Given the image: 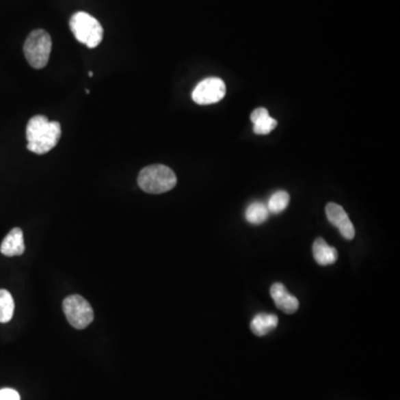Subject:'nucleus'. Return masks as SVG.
<instances>
[{
    "instance_id": "obj_5",
    "label": "nucleus",
    "mask_w": 400,
    "mask_h": 400,
    "mask_svg": "<svg viewBox=\"0 0 400 400\" xmlns=\"http://www.w3.org/2000/svg\"><path fill=\"white\" fill-rule=\"evenodd\" d=\"M62 309L71 326L76 329H85L94 320L92 306L83 296L70 295L62 302Z\"/></svg>"
},
{
    "instance_id": "obj_10",
    "label": "nucleus",
    "mask_w": 400,
    "mask_h": 400,
    "mask_svg": "<svg viewBox=\"0 0 400 400\" xmlns=\"http://www.w3.org/2000/svg\"><path fill=\"white\" fill-rule=\"evenodd\" d=\"M315 261L320 266H329L337 261L338 252L334 247L329 246L323 238H317L312 245Z\"/></svg>"
},
{
    "instance_id": "obj_1",
    "label": "nucleus",
    "mask_w": 400,
    "mask_h": 400,
    "mask_svg": "<svg viewBox=\"0 0 400 400\" xmlns=\"http://www.w3.org/2000/svg\"><path fill=\"white\" fill-rule=\"evenodd\" d=\"M27 148L37 155L47 154L56 147L62 137V126L49 122L47 117L37 115L27 124Z\"/></svg>"
},
{
    "instance_id": "obj_16",
    "label": "nucleus",
    "mask_w": 400,
    "mask_h": 400,
    "mask_svg": "<svg viewBox=\"0 0 400 400\" xmlns=\"http://www.w3.org/2000/svg\"><path fill=\"white\" fill-rule=\"evenodd\" d=\"M0 400H21V396L14 389L5 388L0 390Z\"/></svg>"
},
{
    "instance_id": "obj_6",
    "label": "nucleus",
    "mask_w": 400,
    "mask_h": 400,
    "mask_svg": "<svg viewBox=\"0 0 400 400\" xmlns=\"http://www.w3.org/2000/svg\"><path fill=\"white\" fill-rule=\"evenodd\" d=\"M226 95V85L220 78L211 77L202 80L195 87L191 98L196 104L211 105L222 101Z\"/></svg>"
},
{
    "instance_id": "obj_7",
    "label": "nucleus",
    "mask_w": 400,
    "mask_h": 400,
    "mask_svg": "<svg viewBox=\"0 0 400 400\" xmlns=\"http://www.w3.org/2000/svg\"><path fill=\"white\" fill-rule=\"evenodd\" d=\"M326 215L329 222L339 229L341 236L347 240L355 237V227L349 219L344 208L335 202H329L326 206Z\"/></svg>"
},
{
    "instance_id": "obj_11",
    "label": "nucleus",
    "mask_w": 400,
    "mask_h": 400,
    "mask_svg": "<svg viewBox=\"0 0 400 400\" xmlns=\"http://www.w3.org/2000/svg\"><path fill=\"white\" fill-rule=\"evenodd\" d=\"M252 124H254V131L257 135H268L275 129L277 126V120L271 118L266 108H257L254 110L250 116Z\"/></svg>"
},
{
    "instance_id": "obj_4",
    "label": "nucleus",
    "mask_w": 400,
    "mask_h": 400,
    "mask_svg": "<svg viewBox=\"0 0 400 400\" xmlns=\"http://www.w3.org/2000/svg\"><path fill=\"white\" fill-rule=\"evenodd\" d=\"M51 37L42 29L34 30L27 37L24 44L25 57L29 65L35 69L46 67L51 56Z\"/></svg>"
},
{
    "instance_id": "obj_17",
    "label": "nucleus",
    "mask_w": 400,
    "mask_h": 400,
    "mask_svg": "<svg viewBox=\"0 0 400 400\" xmlns=\"http://www.w3.org/2000/svg\"><path fill=\"white\" fill-rule=\"evenodd\" d=\"M88 75L89 77H92V76H94V72H92V71H89Z\"/></svg>"
},
{
    "instance_id": "obj_8",
    "label": "nucleus",
    "mask_w": 400,
    "mask_h": 400,
    "mask_svg": "<svg viewBox=\"0 0 400 400\" xmlns=\"http://www.w3.org/2000/svg\"><path fill=\"white\" fill-rule=\"evenodd\" d=\"M270 296L275 302L277 308L284 314H293L299 308V302L296 297L286 289L282 282H276L270 288Z\"/></svg>"
},
{
    "instance_id": "obj_13",
    "label": "nucleus",
    "mask_w": 400,
    "mask_h": 400,
    "mask_svg": "<svg viewBox=\"0 0 400 400\" xmlns=\"http://www.w3.org/2000/svg\"><path fill=\"white\" fill-rule=\"evenodd\" d=\"M269 213L267 204L261 202H252V204H249L245 216H246L247 222L249 224L261 225V224H264L268 219Z\"/></svg>"
},
{
    "instance_id": "obj_9",
    "label": "nucleus",
    "mask_w": 400,
    "mask_h": 400,
    "mask_svg": "<svg viewBox=\"0 0 400 400\" xmlns=\"http://www.w3.org/2000/svg\"><path fill=\"white\" fill-rule=\"evenodd\" d=\"M0 252L7 257L21 256L25 252L24 234L21 228H14L9 231L0 246Z\"/></svg>"
},
{
    "instance_id": "obj_12",
    "label": "nucleus",
    "mask_w": 400,
    "mask_h": 400,
    "mask_svg": "<svg viewBox=\"0 0 400 400\" xmlns=\"http://www.w3.org/2000/svg\"><path fill=\"white\" fill-rule=\"evenodd\" d=\"M277 325H278V317L276 315L261 312L252 318L250 329H252V334H255L258 337H261V336H266L267 334L273 332Z\"/></svg>"
},
{
    "instance_id": "obj_15",
    "label": "nucleus",
    "mask_w": 400,
    "mask_h": 400,
    "mask_svg": "<svg viewBox=\"0 0 400 400\" xmlns=\"http://www.w3.org/2000/svg\"><path fill=\"white\" fill-rule=\"evenodd\" d=\"M291 202V196L284 190H278L270 196L269 200L267 202L268 211L271 213H280L288 207Z\"/></svg>"
},
{
    "instance_id": "obj_2",
    "label": "nucleus",
    "mask_w": 400,
    "mask_h": 400,
    "mask_svg": "<svg viewBox=\"0 0 400 400\" xmlns=\"http://www.w3.org/2000/svg\"><path fill=\"white\" fill-rule=\"evenodd\" d=\"M177 184L175 172L163 165H151L145 167L138 176V185L144 191L148 194L167 193L174 189Z\"/></svg>"
},
{
    "instance_id": "obj_14",
    "label": "nucleus",
    "mask_w": 400,
    "mask_h": 400,
    "mask_svg": "<svg viewBox=\"0 0 400 400\" xmlns=\"http://www.w3.org/2000/svg\"><path fill=\"white\" fill-rule=\"evenodd\" d=\"M15 310V302L12 293L6 289H0V323H8L12 320Z\"/></svg>"
},
{
    "instance_id": "obj_3",
    "label": "nucleus",
    "mask_w": 400,
    "mask_h": 400,
    "mask_svg": "<svg viewBox=\"0 0 400 400\" xmlns=\"http://www.w3.org/2000/svg\"><path fill=\"white\" fill-rule=\"evenodd\" d=\"M71 31L80 44L88 48H96L104 37V29L101 23L87 12H78L70 18Z\"/></svg>"
}]
</instances>
